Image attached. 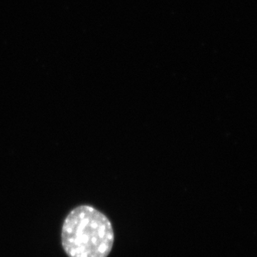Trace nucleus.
I'll use <instances>...</instances> for the list:
<instances>
[{"label":"nucleus","mask_w":257,"mask_h":257,"mask_svg":"<svg viewBox=\"0 0 257 257\" xmlns=\"http://www.w3.org/2000/svg\"><path fill=\"white\" fill-rule=\"evenodd\" d=\"M61 237L68 257H107L114 243V231L104 214L82 205L68 213Z\"/></svg>","instance_id":"nucleus-1"}]
</instances>
